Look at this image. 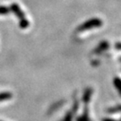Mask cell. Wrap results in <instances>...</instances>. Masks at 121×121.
I'll use <instances>...</instances> for the list:
<instances>
[{"instance_id": "cell-1", "label": "cell", "mask_w": 121, "mask_h": 121, "mask_svg": "<svg viewBox=\"0 0 121 121\" xmlns=\"http://www.w3.org/2000/svg\"><path fill=\"white\" fill-rule=\"evenodd\" d=\"M102 25V21L99 18H91L87 20L86 22L82 23L81 25L77 27V31L78 32H82L85 30H91L93 28H99Z\"/></svg>"}, {"instance_id": "cell-2", "label": "cell", "mask_w": 121, "mask_h": 121, "mask_svg": "<svg viewBox=\"0 0 121 121\" xmlns=\"http://www.w3.org/2000/svg\"><path fill=\"white\" fill-rule=\"evenodd\" d=\"M10 11L13 13V14L16 16V17L19 19V20H22V19H24L25 17V14L23 13V11H22L21 7H20V5L16 3H13V4L10 5Z\"/></svg>"}, {"instance_id": "cell-3", "label": "cell", "mask_w": 121, "mask_h": 121, "mask_svg": "<svg viewBox=\"0 0 121 121\" xmlns=\"http://www.w3.org/2000/svg\"><path fill=\"white\" fill-rule=\"evenodd\" d=\"M91 93H92V90H91V88H86L84 91H83V95H82V101H83V103L87 105V104L90 102V99L91 98Z\"/></svg>"}, {"instance_id": "cell-4", "label": "cell", "mask_w": 121, "mask_h": 121, "mask_svg": "<svg viewBox=\"0 0 121 121\" xmlns=\"http://www.w3.org/2000/svg\"><path fill=\"white\" fill-rule=\"evenodd\" d=\"M77 108H78V102L77 101H74V104H73V108H72V110L69 111V112L65 115V118H64V120L63 121H72L73 120V113L76 112Z\"/></svg>"}, {"instance_id": "cell-5", "label": "cell", "mask_w": 121, "mask_h": 121, "mask_svg": "<svg viewBox=\"0 0 121 121\" xmlns=\"http://www.w3.org/2000/svg\"><path fill=\"white\" fill-rule=\"evenodd\" d=\"M108 48V43L107 41H102L101 43H99V45L97 48L93 50V54H99L102 51H105L107 48Z\"/></svg>"}, {"instance_id": "cell-6", "label": "cell", "mask_w": 121, "mask_h": 121, "mask_svg": "<svg viewBox=\"0 0 121 121\" xmlns=\"http://www.w3.org/2000/svg\"><path fill=\"white\" fill-rule=\"evenodd\" d=\"M76 121H91L90 117H89V110H88V108H87V105H85L83 112H82V114L80 117H77Z\"/></svg>"}, {"instance_id": "cell-7", "label": "cell", "mask_w": 121, "mask_h": 121, "mask_svg": "<svg viewBox=\"0 0 121 121\" xmlns=\"http://www.w3.org/2000/svg\"><path fill=\"white\" fill-rule=\"evenodd\" d=\"M12 98V94L10 92H1L0 93V101L6 100Z\"/></svg>"}, {"instance_id": "cell-8", "label": "cell", "mask_w": 121, "mask_h": 121, "mask_svg": "<svg viewBox=\"0 0 121 121\" xmlns=\"http://www.w3.org/2000/svg\"><path fill=\"white\" fill-rule=\"evenodd\" d=\"M30 25V23H29V21L24 18V19H22V20H20V22H19V26H20V28H22V29H26V28H28Z\"/></svg>"}, {"instance_id": "cell-9", "label": "cell", "mask_w": 121, "mask_h": 121, "mask_svg": "<svg viewBox=\"0 0 121 121\" xmlns=\"http://www.w3.org/2000/svg\"><path fill=\"white\" fill-rule=\"evenodd\" d=\"M11 11L10 8L4 5H0V15H4V14H8Z\"/></svg>"}, {"instance_id": "cell-10", "label": "cell", "mask_w": 121, "mask_h": 121, "mask_svg": "<svg viewBox=\"0 0 121 121\" xmlns=\"http://www.w3.org/2000/svg\"><path fill=\"white\" fill-rule=\"evenodd\" d=\"M114 83H115V86L117 87V89L118 90V91L121 93V80H120V79H117V78H116V79H115V82H114Z\"/></svg>"}, {"instance_id": "cell-11", "label": "cell", "mask_w": 121, "mask_h": 121, "mask_svg": "<svg viewBox=\"0 0 121 121\" xmlns=\"http://www.w3.org/2000/svg\"><path fill=\"white\" fill-rule=\"evenodd\" d=\"M102 121H114L113 119H108V118H105V119H103Z\"/></svg>"}]
</instances>
